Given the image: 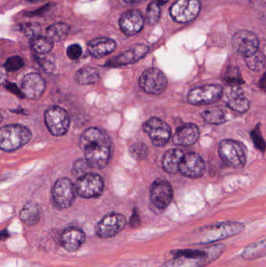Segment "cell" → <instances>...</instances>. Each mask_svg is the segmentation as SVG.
Segmentation results:
<instances>
[{
	"mask_svg": "<svg viewBox=\"0 0 266 267\" xmlns=\"http://www.w3.org/2000/svg\"><path fill=\"white\" fill-rule=\"evenodd\" d=\"M79 146L84 151L86 162L91 168L103 169L109 164L112 143L109 136L101 129L90 127L83 132Z\"/></svg>",
	"mask_w": 266,
	"mask_h": 267,
	"instance_id": "cell-1",
	"label": "cell"
},
{
	"mask_svg": "<svg viewBox=\"0 0 266 267\" xmlns=\"http://www.w3.org/2000/svg\"><path fill=\"white\" fill-rule=\"evenodd\" d=\"M31 46L36 55L48 54L53 49V42L47 37L40 35L39 37L32 39Z\"/></svg>",
	"mask_w": 266,
	"mask_h": 267,
	"instance_id": "cell-28",
	"label": "cell"
},
{
	"mask_svg": "<svg viewBox=\"0 0 266 267\" xmlns=\"http://www.w3.org/2000/svg\"><path fill=\"white\" fill-rule=\"evenodd\" d=\"M199 128L195 123H186L177 129L174 134V144L177 146H189L195 144L199 139Z\"/></svg>",
	"mask_w": 266,
	"mask_h": 267,
	"instance_id": "cell-22",
	"label": "cell"
},
{
	"mask_svg": "<svg viewBox=\"0 0 266 267\" xmlns=\"http://www.w3.org/2000/svg\"><path fill=\"white\" fill-rule=\"evenodd\" d=\"M7 237H8V234H7L6 231L0 233V240H4V239L7 238Z\"/></svg>",
	"mask_w": 266,
	"mask_h": 267,
	"instance_id": "cell-46",
	"label": "cell"
},
{
	"mask_svg": "<svg viewBox=\"0 0 266 267\" xmlns=\"http://www.w3.org/2000/svg\"><path fill=\"white\" fill-rule=\"evenodd\" d=\"M70 32V26L65 23H56L49 26L46 30V37L52 42H61L64 40Z\"/></svg>",
	"mask_w": 266,
	"mask_h": 267,
	"instance_id": "cell-26",
	"label": "cell"
},
{
	"mask_svg": "<svg viewBox=\"0 0 266 267\" xmlns=\"http://www.w3.org/2000/svg\"><path fill=\"white\" fill-rule=\"evenodd\" d=\"M7 88H9L10 91H12L13 93L15 94V95H18V96L21 97V98L24 96L23 93H22L21 90L19 89V88H18V87H17V85H15V84L10 83L8 85H7Z\"/></svg>",
	"mask_w": 266,
	"mask_h": 267,
	"instance_id": "cell-41",
	"label": "cell"
},
{
	"mask_svg": "<svg viewBox=\"0 0 266 267\" xmlns=\"http://www.w3.org/2000/svg\"><path fill=\"white\" fill-rule=\"evenodd\" d=\"M130 153L136 160H146L149 155V148L144 143H136L130 147Z\"/></svg>",
	"mask_w": 266,
	"mask_h": 267,
	"instance_id": "cell-35",
	"label": "cell"
},
{
	"mask_svg": "<svg viewBox=\"0 0 266 267\" xmlns=\"http://www.w3.org/2000/svg\"><path fill=\"white\" fill-rule=\"evenodd\" d=\"M21 221L28 226H33L38 223L40 219V209L37 204L28 202L20 212Z\"/></svg>",
	"mask_w": 266,
	"mask_h": 267,
	"instance_id": "cell-25",
	"label": "cell"
},
{
	"mask_svg": "<svg viewBox=\"0 0 266 267\" xmlns=\"http://www.w3.org/2000/svg\"><path fill=\"white\" fill-rule=\"evenodd\" d=\"M75 187L68 178H63L56 181L53 189V202L57 207H70L75 199Z\"/></svg>",
	"mask_w": 266,
	"mask_h": 267,
	"instance_id": "cell-14",
	"label": "cell"
},
{
	"mask_svg": "<svg viewBox=\"0 0 266 267\" xmlns=\"http://www.w3.org/2000/svg\"><path fill=\"white\" fill-rule=\"evenodd\" d=\"M219 154L226 165L233 168H240L245 165L247 155L244 146L236 141L226 139L221 142Z\"/></svg>",
	"mask_w": 266,
	"mask_h": 267,
	"instance_id": "cell-5",
	"label": "cell"
},
{
	"mask_svg": "<svg viewBox=\"0 0 266 267\" xmlns=\"http://www.w3.org/2000/svg\"><path fill=\"white\" fill-rule=\"evenodd\" d=\"M36 59L44 70L52 71L54 68V58L52 55H49V53L44 55H36Z\"/></svg>",
	"mask_w": 266,
	"mask_h": 267,
	"instance_id": "cell-37",
	"label": "cell"
},
{
	"mask_svg": "<svg viewBox=\"0 0 266 267\" xmlns=\"http://www.w3.org/2000/svg\"><path fill=\"white\" fill-rule=\"evenodd\" d=\"M205 162L195 153L185 154L181 160L178 172L189 178H199L205 173Z\"/></svg>",
	"mask_w": 266,
	"mask_h": 267,
	"instance_id": "cell-16",
	"label": "cell"
},
{
	"mask_svg": "<svg viewBox=\"0 0 266 267\" xmlns=\"http://www.w3.org/2000/svg\"><path fill=\"white\" fill-rule=\"evenodd\" d=\"M20 30L26 35V37L32 40L40 36L42 28L37 23H26L20 26Z\"/></svg>",
	"mask_w": 266,
	"mask_h": 267,
	"instance_id": "cell-33",
	"label": "cell"
},
{
	"mask_svg": "<svg viewBox=\"0 0 266 267\" xmlns=\"http://www.w3.org/2000/svg\"><path fill=\"white\" fill-rule=\"evenodd\" d=\"M67 54L71 60H77L82 54V49L79 45H71L67 48Z\"/></svg>",
	"mask_w": 266,
	"mask_h": 267,
	"instance_id": "cell-39",
	"label": "cell"
},
{
	"mask_svg": "<svg viewBox=\"0 0 266 267\" xmlns=\"http://www.w3.org/2000/svg\"><path fill=\"white\" fill-rule=\"evenodd\" d=\"M74 187L77 195L84 199H91L102 195L104 182L98 174L88 173L78 178Z\"/></svg>",
	"mask_w": 266,
	"mask_h": 267,
	"instance_id": "cell-7",
	"label": "cell"
},
{
	"mask_svg": "<svg viewBox=\"0 0 266 267\" xmlns=\"http://www.w3.org/2000/svg\"><path fill=\"white\" fill-rule=\"evenodd\" d=\"M123 1L127 4H136L145 2V1H146V0H123Z\"/></svg>",
	"mask_w": 266,
	"mask_h": 267,
	"instance_id": "cell-44",
	"label": "cell"
},
{
	"mask_svg": "<svg viewBox=\"0 0 266 267\" xmlns=\"http://www.w3.org/2000/svg\"><path fill=\"white\" fill-rule=\"evenodd\" d=\"M225 100L230 109L236 112H245L250 107V102L239 86H230L225 94Z\"/></svg>",
	"mask_w": 266,
	"mask_h": 267,
	"instance_id": "cell-20",
	"label": "cell"
},
{
	"mask_svg": "<svg viewBox=\"0 0 266 267\" xmlns=\"http://www.w3.org/2000/svg\"><path fill=\"white\" fill-rule=\"evenodd\" d=\"M84 231L77 227H71L65 229L61 236L63 248L70 252H74L81 248L85 241Z\"/></svg>",
	"mask_w": 266,
	"mask_h": 267,
	"instance_id": "cell-21",
	"label": "cell"
},
{
	"mask_svg": "<svg viewBox=\"0 0 266 267\" xmlns=\"http://www.w3.org/2000/svg\"><path fill=\"white\" fill-rule=\"evenodd\" d=\"M143 129L149 135L153 145L163 147L171 137V128L160 118L153 117L144 123Z\"/></svg>",
	"mask_w": 266,
	"mask_h": 267,
	"instance_id": "cell-11",
	"label": "cell"
},
{
	"mask_svg": "<svg viewBox=\"0 0 266 267\" xmlns=\"http://www.w3.org/2000/svg\"><path fill=\"white\" fill-rule=\"evenodd\" d=\"M140 223V219H139V216L137 214V213H134L133 216L131 217V220H130V225L132 227H135L138 226Z\"/></svg>",
	"mask_w": 266,
	"mask_h": 267,
	"instance_id": "cell-42",
	"label": "cell"
},
{
	"mask_svg": "<svg viewBox=\"0 0 266 267\" xmlns=\"http://www.w3.org/2000/svg\"><path fill=\"white\" fill-rule=\"evenodd\" d=\"M246 63H247V67L250 70H254V71H260L263 70L265 66V56L264 53L259 50H257L256 53L251 56L246 57Z\"/></svg>",
	"mask_w": 266,
	"mask_h": 267,
	"instance_id": "cell-31",
	"label": "cell"
},
{
	"mask_svg": "<svg viewBox=\"0 0 266 267\" xmlns=\"http://www.w3.org/2000/svg\"><path fill=\"white\" fill-rule=\"evenodd\" d=\"M225 80L230 86H239L243 81L237 67H229L226 71Z\"/></svg>",
	"mask_w": 266,
	"mask_h": 267,
	"instance_id": "cell-34",
	"label": "cell"
},
{
	"mask_svg": "<svg viewBox=\"0 0 266 267\" xmlns=\"http://www.w3.org/2000/svg\"><path fill=\"white\" fill-rule=\"evenodd\" d=\"M28 1H30V2H38V1H41V0H28Z\"/></svg>",
	"mask_w": 266,
	"mask_h": 267,
	"instance_id": "cell-47",
	"label": "cell"
},
{
	"mask_svg": "<svg viewBox=\"0 0 266 267\" xmlns=\"http://www.w3.org/2000/svg\"><path fill=\"white\" fill-rule=\"evenodd\" d=\"M3 120V116L2 115L0 114V123H1V122H2Z\"/></svg>",
	"mask_w": 266,
	"mask_h": 267,
	"instance_id": "cell-48",
	"label": "cell"
},
{
	"mask_svg": "<svg viewBox=\"0 0 266 267\" xmlns=\"http://www.w3.org/2000/svg\"><path fill=\"white\" fill-rule=\"evenodd\" d=\"M89 168L91 167L85 160H79L76 161L75 164H74L73 173H74V175L80 178L81 176L88 174V171Z\"/></svg>",
	"mask_w": 266,
	"mask_h": 267,
	"instance_id": "cell-38",
	"label": "cell"
},
{
	"mask_svg": "<svg viewBox=\"0 0 266 267\" xmlns=\"http://www.w3.org/2000/svg\"><path fill=\"white\" fill-rule=\"evenodd\" d=\"M223 89L219 84H205L193 88L188 93V102L192 105H203L220 99Z\"/></svg>",
	"mask_w": 266,
	"mask_h": 267,
	"instance_id": "cell-9",
	"label": "cell"
},
{
	"mask_svg": "<svg viewBox=\"0 0 266 267\" xmlns=\"http://www.w3.org/2000/svg\"><path fill=\"white\" fill-rule=\"evenodd\" d=\"M201 10L199 0H177L170 7V15L177 23H188L198 17Z\"/></svg>",
	"mask_w": 266,
	"mask_h": 267,
	"instance_id": "cell-10",
	"label": "cell"
},
{
	"mask_svg": "<svg viewBox=\"0 0 266 267\" xmlns=\"http://www.w3.org/2000/svg\"><path fill=\"white\" fill-rule=\"evenodd\" d=\"M149 49V47L146 45H135L124 53H121L119 56L109 60L105 65L109 67H119L136 63L147 54Z\"/></svg>",
	"mask_w": 266,
	"mask_h": 267,
	"instance_id": "cell-19",
	"label": "cell"
},
{
	"mask_svg": "<svg viewBox=\"0 0 266 267\" xmlns=\"http://www.w3.org/2000/svg\"><path fill=\"white\" fill-rule=\"evenodd\" d=\"M251 136H252L253 142H254L256 147L257 149H259L261 151H264L265 144H264V139L261 137V131H260L259 127H257L255 130H253Z\"/></svg>",
	"mask_w": 266,
	"mask_h": 267,
	"instance_id": "cell-40",
	"label": "cell"
},
{
	"mask_svg": "<svg viewBox=\"0 0 266 267\" xmlns=\"http://www.w3.org/2000/svg\"><path fill=\"white\" fill-rule=\"evenodd\" d=\"M184 156V152L179 149H171L166 152L163 158L164 171L170 174L178 172L179 167Z\"/></svg>",
	"mask_w": 266,
	"mask_h": 267,
	"instance_id": "cell-24",
	"label": "cell"
},
{
	"mask_svg": "<svg viewBox=\"0 0 266 267\" xmlns=\"http://www.w3.org/2000/svg\"><path fill=\"white\" fill-rule=\"evenodd\" d=\"M202 117L207 123L210 124H221L226 121V115L224 111L217 108L207 109L202 112Z\"/></svg>",
	"mask_w": 266,
	"mask_h": 267,
	"instance_id": "cell-30",
	"label": "cell"
},
{
	"mask_svg": "<svg viewBox=\"0 0 266 267\" xmlns=\"http://www.w3.org/2000/svg\"><path fill=\"white\" fill-rule=\"evenodd\" d=\"M46 82L42 76L36 73L27 74L21 81V91L24 96L30 99H39L44 93Z\"/></svg>",
	"mask_w": 266,
	"mask_h": 267,
	"instance_id": "cell-17",
	"label": "cell"
},
{
	"mask_svg": "<svg viewBox=\"0 0 266 267\" xmlns=\"http://www.w3.org/2000/svg\"><path fill=\"white\" fill-rule=\"evenodd\" d=\"M45 123L53 136L60 137L68 131L70 117L65 109L59 106H53L45 113Z\"/></svg>",
	"mask_w": 266,
	"mask_h": 267,
	"instance_id": "cell-6",
	"label": "cell"
},
{
	"mask_svg": "<svg viewBox=\"0 0 266 267\" xmlns=\"http://www.w3.org/2000/svg\"><path fill=\"white\" fill-rule=\"evenodd\" d=\"M243 225L235 222L219 223L203 227L193 234L194 244H205L221 241L241 232Z\"/></svg>",
	"mask_w": 266,
	"mask_h": 267,
	"instance_id": "cell-3",
	"label": "cell"
},
{
	"mask_svg": "<svg viewBox=\"0 0 266 267\" xmlns=\"http://www.w3.org/2000/svg\"><path fill=\"white\" fill-rule=\"evenodd\" d=\"M160 6L156 3V0L149 4L146 13V21L149 25H155L160 18Z\"/></svg>",
	"mask_w": 266,
	"mask_h": 267,
	"instance_id": "cell-32",
	"label": "cell"
},
{
	"mask_svg": "<svg viewBox=\"0 0 266 267\" xmlns=\"http://www.w3.org/2000/svg\"><path fill=\"white\" fill-rule=\"evenodd\" d=\"M222 244L211 246L205 249L179 250L174 258L160 267H202L217 258L223 251Z\"/></svg>",
	"mask_w": 266,
	"mask_h": 267,
	"instance_id": "cell-2",
	"label": "cell"
},
{
	"mask_svg": "<svg viewBox=\"0 0 266 267\" xmlns=\"http://www.w3.org/2000/svg\"><path fill=\"white\" fill-rule=\"evenodd\" d=\"M126 224V217L120 213H112L104 216L96 225L97 235L109 238L119 234Z\"/></svg>",
	"mask_w": 266,
	"mask_h": 267,
	"instance_id": "cell-12",
	"label": "cell"
},
{
	"mask_svg": "<svg viewBox=\"0 0 266 267\" xmlns=\"http://www.w3.org/2000/svg\"><path fill=\"white\" fill-rule=\"evenodd\" d=\"M141 88L151 95H160L167 86V77L162 70L149 68L145 70L139 79Z\"/></svg>",
	"mask_w": 266,
	"mask_h": 267,
	"instance_id": "cell-8",
	"label": "cell"
},
{
	"mask_svg": "<svg viewBox=\"0 0 266 267\" xmlns=\"http://www.w3.org/2000/svg\"><path fill=\"white\" fill-rule=\"evenodd\" d=\"M116 47L115 41L109 38H98L90 41L88 43V52L95 58L110 54L116 49Z\"/></svg>",
	"mask_w": 266,
	"mask_h": 267,
	"instance_id": "cell-23",
	"label": "cell"
},
{
	"mask_svg": "<svg viewBox=\"0 0 266 267\" xmlns=\"http://www.w3.org/2000/svg\"><path fill=\"white\" fill-rule=\"evenodd\" d=\"M120 29L125 35L132 36L139 33L145 25V18L140 11L130 10L121 15L119 21Z\"/></svg>",
	"mask_w": 266,
	"mask_h": 267,
	"instance_id": "cell-18",
	"label": "cell"
},
{
	"mask_svg": "<svg viewBox=\"0 0 266 267\" xmlns=\"http://www.w3.org/2000/svg\"><path fill=\"white\" fill-rule=\"evenodd\" d=\"M7 77V70L4 67H0V84H4Z\"/></svg>",
	"mask_w": 266,
	"mask_h": 267,
	"instance_id": "cell-43",
	"label": "cell"
},
{
	"mask_svg": "<svg viewBox=\"0 0 266 267\" xmlns=\"http://www.w3.org/2000/svg\"><path fill=\"white\" fill-rule=\"evenodd\" d=\"M156 1L161 7V6L165 5V4H167L169 0H156Z\"/></svg>",
	"mask_w": 266,
	"mask_h": 267,
	"instance_id": "cell-45",
	"label": "cell"
},
{
	"mask_svg": "<svg viewBox=\"0 0 266 267\" xmlns=\"http://www.w3.org/2000/svg\"><path fill=\"white\" fill-rule=\"evenodd\" d=\"M32 139V132L21 124H11L0 128V149L15 151L26 145Z\"/></svg>",
	"mask_w": 266,
	"mask_h": 267,
	"instance_id": "cell-4",
	"label": "cell"
},
{
	"mask_svg": "<svg viewBox=\"0 0 266 267\" xmlns=\"http://www.w3.org/2000/svg\"><path fill=\"white\" fill-rule=\"evenodd\" d=\"M75 79L79 84L87 85L98 82L100 80V77L96 69L93 67H84L77 71Z\"/></svg>",
	"mask_w": 266,
	"mask_h": 267,
	"instance_id": "cell-27",
	"label": "cell"
},
{
	"mask_svg": "<svg viewBox=\"0 0 266 267\" xmlns=\"http://www.w3.org/2000/svg\"><path fill=\"white\" fill-rule=\"evenodd\" d=\"M24 66H25V61H24L23 59L18 56H12L6 61L4 68L7 71L14 72V71H17V70H19L20 69L22 68Z\"/></svg>",
	"mask_w": 266,
	"mask_h": 267,
	"instance_id": "cell-36",
	"label": "cell"
},
{
	"mask_svg": "<svg viewBox=\"0 0 266 267\" xmlns=\"http://www.w3.org/2000/svg\"><path fill=\"white\" fill-rule=\"evenodd\" d=\"M265 254V242L264 240L260 242L254 243L250 244L243 251L242 256L247 260L254 259L264 256Z\"/></svg>",
	"mask_w": 266,
	"mask_h": 267,
	"instance_id": "cell-29",
	"label": "cell"
},
{
	"mask_svg": "<svg viewBox=\"0 0 266 267\" xmlns=\"http://www.w3.org/2000/svg\"><path fill=\"white\" fill-rule=\"evenodd\" d=\"M232 46L236 53L246 58L258 50L259 41L257 35L253 32L239 31L233 35Z\"/></svg>",
	"mask_w": 266,
	"mask_h": 267,
	"instance_id": "cell-13",
	"label": "cell"
},
{
	"mask_svg": "<svg viewBox=\"0 0 266 267\" xmlns=\"http://www.w3.org/2000/svg\"><path fill=\"white\" fill-rule=\"evenodd\" d=\"M173 195V188L170 183L165 180H157L151 187V202L157 209H166L171 202Z\"/></svg>",
	"mask_w": 266,
	"mask_h": 267,
	"instance_id": "cell-15",
	"label": "cell"
}]
</instances>
